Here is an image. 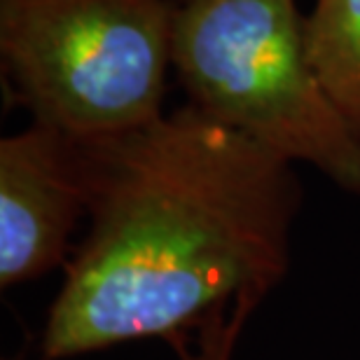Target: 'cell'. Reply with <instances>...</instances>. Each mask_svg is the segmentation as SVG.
Returning a JSON list of instances; mask_svg holds the SVG:
<instances>
[{
    "mask_svg": "<svg viewBox=\"0 0 360 360\" xmlns=\"http://www.w3.org/2000/svg\"><path fill=\"white\" fill-rule=\"evenodd\" d=\"M84 150L91 229L49 309L45 358L248 309L285 271L300 183L250 136L187 103Z\"/></svg>",
    "mask_w": 360,
    "mask_h": 360,
    "instance_id": "obj_1",
    "label": "cell"
},
{
    "mask_svg": "<svg viewBox=\"0 0 360 360\" xmlns=\"http://www.w3.org/2000/svg\"><path fill=\"white\" fill-rule=\"evenodd\" d=\"M171 59L204 115L360 194V134L316 75L297 0H178Z\"/></svg>",
    "mask_w": 360,
    "mask_h": 360,
    "instance_id": "obj_2",
    "label": "cell"
},
{
    "mask_svg": "<svg viewBox=\"0 0 360 360\" xmlns=\"http://www.w3.org/2000/svg\"><path fill=\"white\" fill-rule=\"evenodd\" d=\"M171 0H0V56L33 120L105 141L162 117Z\"/></svg>",
    "mask_w": 360,
    "mask_h": 360,
    "instance_id": "obj_3",
    "label": "cell"
},
{
    "mask_svg": "<svg viewBox=\"0 0 360 360\" xmlns=\"http://www.w3.org/2000/svg\"><path fill=\"white\" fill-rule=\"evenodd\" d=\"M89 211L84 143L35 122L0 143V283L59 267L77 218Z\"/></svg>",
    "mask_w": 360,
    "mask_h": 360,
    "instance_id": "obj_4",
    "label": "cell"
},
{
    "mask_svg": "<svg viewBox=\"0 0 360 360\" xmlns=\"http://www.w3.org/2000/svg\"><path fill=\"white\" fill-rule=\"evenodd\" d=\"M307 52L330 98L360 134V0H319L307 17Z\"/></svg>",
    "mask_w": 360,
    "mask_h": 360,
    "instance_id": "obj_5",
    "label": "cell"
}]
</instances>
